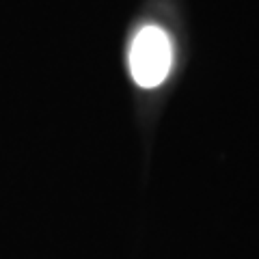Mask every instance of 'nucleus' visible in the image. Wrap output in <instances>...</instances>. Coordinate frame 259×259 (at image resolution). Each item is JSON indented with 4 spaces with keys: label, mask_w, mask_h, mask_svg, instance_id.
<instances>
[{
    "label": "nucleus",
    "mask_w": 259,
    "mask_h": 259,
    "mask_svg": "<svg viewBox=\"0 0 259 259\" xmlns=\"http://www.w3.org/2000/svg\"><path fill=\"white\" fill-rule=\"evenodd\" d=\"M173 65L171 39L158 26H145L136 32L130 46V71L143 89L160 87Z\"/></svg>",
    "instance_id": "f257e3e1"
}]
</instances>
